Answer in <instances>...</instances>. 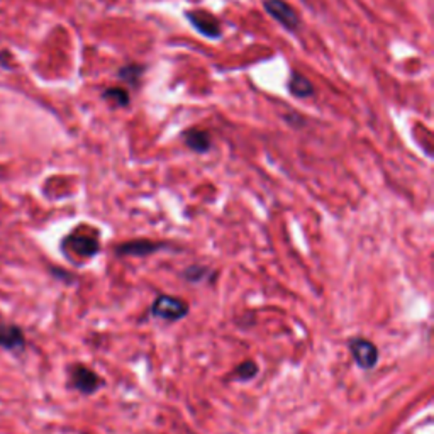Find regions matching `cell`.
<instances>
[{"label":"cell","mask_w":434,"mask_h":434,"mask_svg":"<svg viewBox=\"0 0 434 434\" xmlns=\"http://www.w3.org/2000/svg\"><path fill=\"white\" fill-rule=\"evenodd\" d=\"M185 17L199 35L209 37V39H219L223 35L219 19L207 10H187Z\"/></svg>","instance_id":"cell-3"},{"label":"cell","mask_w":434,"mask_h":434,"mask_svg":"<svg viewBox=\"0 0 434 434\" xmlns=\"http://www.w3.org/2000/svg\"><path fill=\"white\" fill-rule=\"evenodd\" d=\"M162 248V245H155L149 241H131L126 245L119 246V254H131V256H144V254L155 253V249Z\"/></svg>","instance_id":"cell-10"},{"label":"cell","mask_w":434,"mask_h":434,"mask_svg":"<svg viewBox=\"0 0 434 434\" xmlns=\"http://www.w3.org/2000/svg\"><path fill=\"white\" fill-rule=\"evenodd\" d=\"M70 385L84 395H92L104 385V380L95 372L84 365H73L70 368Z\"/></svg>","instance_id":"cell-2"},{"label":"cell","mask_w":434,"mask_h":434,"mask_svg":"<svg viewBox=\"0 0 434 434\" xmlns=\"http://www.w3.org/2000/svg\"><path fill=\"white\" fill-rule=\"evenodd\" d=\"M102 99L107 100V102H111L114 107H127L131 102L129 93L121 87H111V88H107V91H104Z\"/></svg>","instance_id":"cell-11"},{"label":"cell","mask_w":434,"mask_h":434,"mask_svg":"<svg viewBox=\"0 0 434 434\" xmlns=\"http://www.w3.org/2000/svg\"><path fill=\"white\" fill-rule=\"evenodd\" d=\"M0 346L9 351H22L26 348V336L16 324L0 323Z\"/></svg>","instance_id":"cell-6"},{"label":"cell","mask_w":434,"mask_h":434,"mask_svg":"<svg viewBox=\"0 0 434 434\" xmlns=\"http://www.w3.org/2000/svg\"><path fill=\"white\" fill-rule=\"evenodd\" d=\"M183 141L187 148L196 153H207L212 148V138L207 131L189 129L183 133Z\"/></svg>","instance_id":"cell-8"},{"label":"cell","mask_w":434,"mask_h":434,"mask_svg":"<svg viewBox=\"0 0 434 434\" xmlns=\"http://www.w3.org/2000/svg\"><path fill=\"white\" fill-rule=\"evenodd\" d=\"M265 10L268 12V16L275 19L280 26L287 29V31H295L301 24V19H299L297 12L283 0H265L263 2Z\"/></svg>","instance_id":"cell-4"},{"label":"cell","mask_w":434,"mask_h":434,"mask_svg":"<svg viewBox=\"0 0 434 434\" xmlns=\"http://www.w3.org/2000/svg\"><path fill=\"white\" fill-rule=\"evenodd\" d=\"M63 248H68L70 252L82 258H91L99 253V241L95 238H88V236H68L63 241Z\"/></svg>","instance_id":"cell-7"},{"label":"cell","mask_w":434,"mask_h":434,"mask_svg":"<svg viewBox=\"0 0 434 434\" xmlns=\"http://www.w3.org/2000/svg\"><path fill=\"white\" fill-rule=\"evenodd\" d=\"M146 66L143 65H124L121 66V70L117 72V77L121 78V80H124L126 84L129 85H136L138 82L141 80V77H143Z\"/></svg>","instance_id":"cell-12"},{"label":"cell","mask_w":434,"mask_h":434,"mask_svg":"<svg viewBox=\"0 0 434 434\" xmlns=\"http://www.w3.org/2000/svg\"><path fill=\"white\" fill-rule=\"evenodd\" d=\"M351 355H353L357 365L363 370H372L379 361V350L372 341L363 338H357L350 343Z\"/></svg>","instance_id":"cell-5"},{"label":"cell","mask_w":434,"mask_h":434,"mask_svg":"<svg viewBox=\"0 0 434 434\" xmlns=\"http://www.w3.org/2000/svg\"><path fill=\"white\" fill-rule=\"evenodd\" d=\"M289 92L297 99H308V97L314 95V85L304 75L292 73L289 80Z\"/></svg>","instance_id":"cell-9"},{"label":"cell","mask_w":434,"mask_h":434,"mask_svg":"<svg viewBox=\"0 0 434 434\" xmlns=\"http://www.w3.org/2000/svg\"><path fill=\"white\" fill-rule=\"evenodd\" d=\"M256 373H258L256 363L252 361V360H248V361L241 363V365H239L238 368L234 370L233 379L241 380V381L243 380H252V379H254V377H256Z\"/></svg>","instance_id":"cell-13"},{"label":"cell","mask_w":434,"mask_h":434,"mask_svg":"<svg viewBox=\"0 0 434 434\" xmlns=\"http://www.w3.org/2000/svg\"><path fill=\"white\" fill-rule=\"evenodd\" d=\"M151 314L158 319L163 321H173L182 319L189 314V305L187 302H183L182 299L171 297V295H160L151 305Z\"/></svg>","instance_id":"cell-1"}]
</instances>
